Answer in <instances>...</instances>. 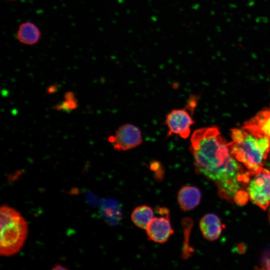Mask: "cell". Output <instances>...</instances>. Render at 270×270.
<instances>
[{
	"label": "cell",
	"mask_w": 270,
	"mask_h": 270,
	"mask_svg": "<svg viewBox=\"0 0 270 270\" xmlns=\"http://www.w3.org/2000/svg\"><path fill=\"white\" fill-rule=\"evenodd\" d=\"M190 150L196 171L215 183L221 197L234 199L250 182V174L232 156L217 127L194 131L190 138Z\"/></svg>",
	"instance_id": "6da1fadb"
},
{
	"label": "cell",
	"mask_w": 270,
	"mask_h": 270,
	"mask_svg": "<svg viewBox=\"0 0 270 270\" xmlns=\"http://www.w3.org/2000/svg\"><path fill=\"white\" fill-rule=\"evenodd\" d=\"M231 136L228 146L232 154L252 176L264 168L270 150L268 138L244 126L232 129Z\"/></svg>",
	"instance_id": "7a4b0ae2"
},
{
	"label": "cell",
	"mask_w": 270,
	"mask_h": 270,
	"mask_svg": "<svg viewBox=\"0 0 270 270\" xmlns=\"http://www.w3.org/2000/svg\"><path fill=\"white\" fill-rule=\"evenodd\" d=\"M0 254L12 256L22 248L28 235L27 224L21 214L14 208L2 206L0 209Z\"/></svg>",
	"instance_id": "3957f363"
},
{
	"label": "cell",
	"mask_w": 270,
	"mask_h": 270,
	"mask_svg": "<svg viewBox=\"0 0 270 270\" xmlns=\"http://www.w3.org/2000/svg\"><path fill=\"white\" fill-rule=\"evenodd\" d=\"M249 198L262 210L270 204V171L262 168L252 175L247 186Z\"/></svg>",
	"instance_id": "277c9868"
},
{
	"label": "cell",
	"mask_w": 270,
	"mask_h": 270,
	"mask_svg": "<svg viewBox=\"0 0 270 270\" xmlns=\"http://www.w3.org/2000/svg\"><path fill=\"white\" fill-rule=\"evenodd\" d=\"M109 141L114 144L116 150L124 151L140 145L142 142V136L137 126L126 124L120 126L115 134L109 138Z\"/></svg>",
	"instance_id": "5b68a950"
},
{
	"label": "cell",
	"mask_w": 270,
	"mask_h": 270,
	"mask_svg": "<svg viewBox=\"0 0 270 270\" xmlns=\"http://www.w3.org/2000/svg\"><path fill=\"white\" fill-rule=\"evenodd\" d=\"M194 123L191 115L184 109L171 110L167 115L165 124L168 132V135H178L182 138H187L190 134V126Z\"/></svg>",
	"instance_id": "8992f818"
},
{
	"label": "cell",
	"mask_w": 270,
	"mask_h": 270,
	"mask_svg": "<svg viewBox=\"0 0 270 270\" xmlns=\"http://www.w3.org/2000/svg\"><path fill=\"white\" fill-rule=\"evenodd\" d=\"M170 215L154 217L146 230L148 238L154 242L164 244L174 234Z\"/></svg>",
	"instance_id": "52a82bcc"
},
{
	"label": "cell",
	"mask_w": 270,
	"mask_h": 270,
	"mask_svg": "<svg viewBox=\"0 0 270 270\" xmlns=\"http://www.w3.org/2000/svg\"><path fill=\"white\" fill-rule=\"evenodd\" d=\"M243 126L264 135L270 142V106L258 112L246 122ZM268 162V166L270 168V150Z\"/></svg>",
	"instance_id": "ba28073f"
},
{
	"label": "cell",
	"mask_w": 270,
	"mask_h": 270,
	"mask_svg": "<svg viewBox=\"0 0 270 270\" xmlns=\"http://www.w3.org/2000/svg\"><path fill=\"white\" fill-rule=\"evenodd\" d=\"M202 194L196 186H184L179 190L177 200L180 208L183 211H190L196 208L200 203Z\"/></svg>",
	"instance_id": "9c48e42d"
},
{
	"label": "cell",
	"mask_w": 270,
	"mask_h": 270,
	"mask_svg": "<svg viewBox=\"0 0 270 270\" xmlns=\"http://www.w3.org/2000/svg\"><path fill=\"white\" fill-rule=\"evenodd\" d=\"M200 228L204 237L210 241H213L220 236L222 225L218 216L214 214H208L200 219Z\"/></svg>",
	"instance_id": "30bf717a"
},
{
	"label": "cell",
	"mask_w": 270,
	"mask_h": 270,
	"mask_svg": "<svg viewBox=\"0 0 270 270\" xmlns=\"http://www.w3.org/2000/svg\"><path fill=\"white\" fill-rule=\"evenodd\" d=\"M16 36L20 42L31 46L35 44L40 40L41 32L34 23L26 22L20 25Z\"/></svg>",
	"instance_id": "8fae6325"
},
{
	"label": "cell",
	"mask_w": 270,
	"mask_h": 270,
	"mask_svg": "<svg viewBox=\"0 0 270 270\" xmlns=\"http://www.w3.org/2000/svg\"><path fill=\"white\" fill-rule=\"evenodd\" d=\"M154 217V210L146 205L136 207L131 214L132 222L139 228L145 230Z\"/></svg>",
	"instance_id": "7c38bea8"
},
{
	"label": "cell",
	"mask_w": 270,
	"mask_h": 270,
	"mask_svg": "<svg viewBox=\"0 0 270 270\" xmlns=\"http://www.w3.org/2000/svg\"><path fill=\"white\" fill-rule=\"evenodd\" d=\"M78 106V101L76 98L72 100H64L61 103L56 104L54 106V108L56 110H63L69 112L75 110Z\"/></svg>",
	"instance_id": "4fadbf2b"
},
{
	"label": "cell",
	"mask_w": 270,
	"mask_h": 270,
	"mask_svg": "<svg viewBox=\"0 0 270 270\" xmlns=\"http://www.w3.org/2000/svg\"><path fill=\"white\" fill-rule=\"evenodd\" d=\"M58 90V87L56 84H51L48 86L46 92L48 94H54Z\"/></svg>",
	"instance_id": "5bb4252c"
},
{
	"label": "cell",
	"mask_w": 270,
	"mask_h": 270,
	"mask_svg": "<svg viewBox=\"0 0 270 270\" xmlns=\"http://www.w3.org/2000/svg\"><path fill=\"white\" fill-rule=\"evenodd\" d=\"M262 264L265 268L270 270V256H268L263 259Z\"/></svg>",
	"instance_id": "9a60e30c"
},
{
	"label": "cell",
	"mask_w": 270,
	"mask_h": 270,
	"mask_svg": "<svg viewBox=\"0 0 270 270\" xmlns=\"http://www.w3.org/2000/svg\"><path fill=\"white\" fill-rule=\"evenodd\" d=\"M64 98L65 100H72L76 99L74 94L70 91L66 92L64 94Z\"/></svg>",
	"instance_id": "2e32d148"
},
{
	"label": "cell",
	"mask_w": 270,
	"mask_h": 270,
	"mask_svg": "<svg viewBox=\"0 0 270 270\" xmlns=\"http://www.w3.org/2000/svg\"><path fill=\"white\" fill-rule=\"evenodd\" d=\"M268 220L270 224V210H269L268 213Z\"/></svg>",
	"instance_id": "e0dca14e"
},
{
	"label": "cell",
	"mask_w": 270,
	"mask_h": 270,
	"mask_svg": "<svg viewBox=\"0 0 270 270\" xmlns=\"http://www.w3.org/2000/svg\"></svg>",
	"instance_id": "ac0fdd59"
}]
</instances>
